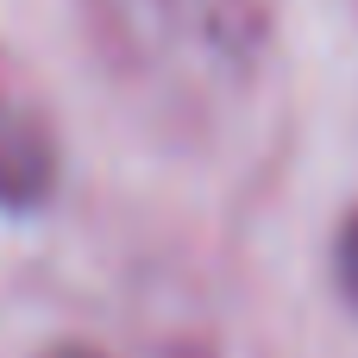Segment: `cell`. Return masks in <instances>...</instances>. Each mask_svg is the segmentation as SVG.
Returning a JSON list of instances; mask_svg holds the SVG:
<instances>
[{
    "label": "cell",
    "mask_w": 358,
    "mask_h": 358,
    "mask_svg": "<svg viewBox=\"0 0 358 358\" xmlns=\"http://www.w3.org/2000/svg\"><path fill=\"white\" fill-rule=\"evenodd\" d=\"M44 189H50V145H44V132L25 113L0 107V208H31Z\"/></svg>",
    "instance_id": "obj_1"
},
{
    "label": "cell",
    "mask_w": 358,
    "mask_h": 358,
    "mask_svg": "<svg viewBox=\"0 0 358 358\" xmlns=\"http://www.w3.org/2000/svg\"><path fill=\"white\" fill-rule=\"evenodd\" d=\"M334 277H340V296L352 302V315H358V214L340 227V245H334Z\"/></svg>",
    "instance_id": "obj_2"
},
{
    "label": "cell",
    "mask_w": 358,
    "mask_h": 358,
    "mask_svg": "<svg viewBox=\"0 0 358 358\" xmlns=\"http://www.w3.org/2000/svg\"><path fill=\"white\" fill-rule=\"evenodd\" d=\"M50 358H101V352H82V346H63V352H50Z\"/></svg>",
    "instance_id": "obj_3"
}]
</instances>
